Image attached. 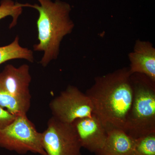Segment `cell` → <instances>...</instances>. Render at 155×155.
I'll return each mask as SVG.
<instances>
[{"label": "cell", "instance_id": "3", "mask_svg": "<svg viewBox=\"0 0 155 155\" xmlns=\"http://www.w3.org/2000/svg\"><path fill=\"white\" fill-rule=\"evenodd\" d=\"M130 78L133 100L125 131L136 139L155 133V81L140 73Z\"/></svg>", "mask_w": 155, "mask_h": 155}, {"label": "cell", "instance_id": "5", "mask_svg": "<svg viewBox=\"0 0 155 155\" xmlns=\"http://www.w3.org/2000/svg\"><path fill=\"white\" fill-rule=\"evenodd\" d=\"M42 134V143L47 155H82L79 137L72 123L52 116Z\"/></svg>", "mask_w": 155, "mask_h": 155}, {"label": "cell", "instance_id": "7", "mask_svg": "<svg viewBox=\"0 0 155 155\" xmlns=\"http://www.w3.org/2000/svg\"><path fill=\"white\" fill-rule=\"evenodd\" d=\"M31 80L29 67L23 64L16 68L7 65L0 73V88L23 102L31 105L29 85Z\"/></svg>", "mask_w": 155, "mask_h": 155}, {"label": "cell", "instance_id": "15", "mask_svg": "<svg viewBox=\"0 0 155 155\" xmlns=\"http://www.w3.org/2000/svg\"><path fill=\"white\" fill-rule=\"evenodd\" d=\"M17 116L0 107V130L11 124Z\"/></svg>", "mask_w": 155, "mask_h": 155}, {"label": "cell", "instance_id": "9", "mask_svg": "<svg viewBox=\"0 0 155 155\" xmlns=\"http://www.w3.org/2000/svg\"><path fill=\"white\" fill-rule=\"evenodd\" d=\"M130 74L140 73L155 81V48L151 42L139 39L128 54Z\"/></svg>", "mask_w": 155, "mask_h": 155}, {"label": "cell", "instance_id": "1", "mask_svg": "<svg viewBox=\"0 0 155 155\" xmlns=\"http://www.w3.org/2000/svg\"><path fill=\"white\" fill-rule=\"evenodd\" d=\"M128 67L95 78L86 94L93 113L107 131L117 128L125 131L133 100V90Z\"/></svg>", "mask_w": 155, "mask_h": 155}, {"label": "cell", "instance_id": "2", "mask_svg": "<svg viewBox=\"0 0 155 155\" xmlns=\"http://www.w3.org/2000/svg\"><path fill=\"white\" fill-rule=\"evenodd\" d=\"M37 4L29 5L39 12L37 21L39 43L34 45V50L44 51L40 63L45 67L59 55L61 42L64 37L71 33L74 24L70 19L71 7L68 3L56 0H38Z\"/></svg>", "mask_w": 155, "mask_h": 155}, {"label": "cell", "instance_id": "12", "mask_svg": "<svg viewBox=\"0 0 155 155\" xmlns=\"http://www.w3.org/2000/svg\"><path fill=\"white\" fill-rule=\"evenodd\" d=\"M30 106L0 88V107L11 114L16 116L27 114Z\"/></svg>", "mask_w": 155, "mask_h": 155}, {"label": "cell", "instance_id": "10", "mask_svg": "<svg viewBox=\"0 0 155 155\" xmlns=\"http://www.w3.org/2000/svg\"><path fill=\"white\" fill-rule=\"evenodd\" d=\"M135 139L122 129H111L104 146L95 155H133Z\"/></svg>", "mask_w": 155, "mask_h": 155}, {"label": "cell", "instance_id": "11", "mask_svg": "<svg viewBox=\"0 0 155 155\" xmlns=\"http://www.w3.org/2000/svg\"><path fill=\"white\" fill-rule=\"evenodd\" d=\"M17 59H25L31 63L34 61L33 52L20 46L18 36L10 44L0 47V65L7 61Z\"/></svg>", "mask_w": 155, "mask_h": 155}, {"label": "cell", "instance_id": "6", "mask_svg": "<svg viewBox=\"0 0 155 155\" xmlns=\"http://www.w3.org/2000/svg\"><path fill=\"white\" fill-rule=\"evenodd\" d=\"M53 117L61 122L72 123L80 118L93 115L91 100L77 87L69 85L49 104Z\"/></svg>", "mask_w": 155, "mask_h": 155}, {"label": "cell", "instance_id": "8", "mask_svg": "<svg viewBox=\"0 0 155 155\" xmlns=\"http://www.w3.org/2000/svg\"><path fill=\"white\" fill-rule=\"evenodd\" d=\"M82 148L92 153L98 152L104 146L107 131L97 116L80 118L72 123Z\"/></svg>", "mask_w": 155, "mask_h": 155}, {"label": "cell", "instance_id": "14", "mask_svg": "<svg viewBox=\"0 0 155 155\" xmlns=\"http://www.w3.org/2000/svg\"><path fill=\"white\" fill-rule=\"evenodd\" d=\"M133 155H155V133L135 139Z\"/></svg>", "mask_w": 155, "mask_h": 155}, {"label": "cell", "instance_id": "4", "mask_svg": "<svg viewBox=\"0 0 155 155\" xmlns=\"http://www.w3.org/2000/svg\"><path fill=\"white\" fill-rule=\"evenodd\" d=\"M0 147L19 154L28 152L47 155L42 143V134L37 130L27 114L16 117L0 130Z\"/></svg>", "mask_w": 155, "mask_h": 155}, {"label": "cell", "instance_id": "13", "mask_svg": "<svg viewBox=\"0 0 155 155\" xmlns=\"http://www.w3.org/2000/svg\"><path fill=\"white\" fill-rule=\"evenodd\" d=\"M29 5L15 3L11 0H2L0 5V20L8 16H11L13 21L10 24V28H12L17 24V19L22 14V8L29 7Z\"/></svg>", "mask_w": 155, "mask_h": 155}]
</instances>
